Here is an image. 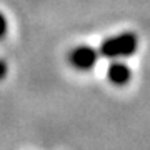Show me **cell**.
Returning <instances> with one entry per match:
<instances>
[{"label": "cell", "mask_w": 150, "mask_h": 150, "mask_svg": "<svg viewBox=\"0 0 150 150\" xmlns=\"http://www.w3.org/2000/svg\"><path fill=\"white\" fill-rule=\"evenodd\" d=\"M139 47V38L134 32H123L120 35L105 38L100 43L98 54L105 59H122V57H130L137 52Z\"/></svg>", "instance_id": "1"}, {"label": "cell", "mask_w": 150, "mask_h": 150, "mask_svg": "<svg viewBox=\"0 0 150 150\" xmlns=\"http://www.w3.org/2000/svg\"><path fill=\"white\" fill-rule=\"evenodd\" d=\"M97 59H98V52L88 45H79V47L72 48L67 55L69 64L80 72L93 69L97 64Z\"/></svg>", "instance_id": "2"}, {"label": "cell", "mask_w": 150, "mask_h": 150, "mask_svg": "<svg viewBox=\"0 0 150 150\" xmlns=\"http://www.w3.org/2000/svg\"><path fill=\"white\" fill-rule=\"evenodd\" d=\"M107 79L110 83L122 87L130 82L132 70H130L129 65L123 64V62H113V64L108 65V69H107Z\"/></svg>", "instance_id": "3"}, {"label": "cell", "mask_w": 150, "mask_h": 150, "mask_svg": "<svg viewBox=\"0 0 150 150\" xmlns=\"http://www.w3.org/2000/svg\"><path fill=\"white\" fill-rule=\"evenodd\" d=\"M7 30H8V23H7V18H5V15L0 12V40H2V38H5Z\"/></svg>", "instance_id": "4"}, {"label": "cell", "mask_w": 150, "mask_h": 150, "mask_svg": "<svg viewBox=\"0 0 150 150\" xmlns=\"http://www.w3.org/2000/svg\"><path fill=\"white\" fill-rule=\"evenodd\" d=\"M7 72H8V65L4 59H0V80H4L7 77Z\"/></svg>", "instance_id": "5"}]
</instances>
